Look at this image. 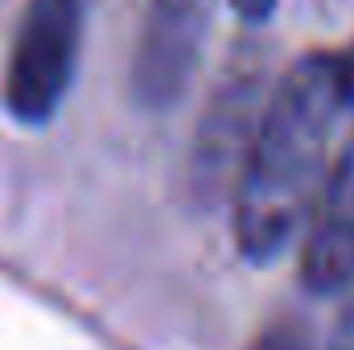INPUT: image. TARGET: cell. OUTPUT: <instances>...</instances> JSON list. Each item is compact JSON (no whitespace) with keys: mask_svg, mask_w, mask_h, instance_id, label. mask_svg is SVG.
I'll return each mask as SVG.
<instances>
[{"mask_svg":"<svg viewBox=\"0 0 354 350\" xmlns=\"http://www.w3.org/2000/svg\"><path fill=\"white\" fill-rule=\"evenodd\" d=\"M354 128V120H351ZM354 280V132L309 210V239L301 252V284L317 297L342 293Z\"/></svg>","mask_w":354,"mask_h":350,"instance_id":"cell-4","label":"cell"},{"mask_svg":"<svg viewBox=\"0 0 354 350\" xmlns=\"http://www.w3.org/2000/svg\"><path fill=\"white\" fill-rule=\"evenodd\" d=\"M248 350H317V342H313V330H309L305 322L280 317V322H272L268 330H260V338Z\"/></svg>","mask_w":354,"mask_h":350,"instance_id":"cell-6","label":"cell"},{"mask_svg":"<svg viewBox=\"0 0 354 350\" xmlns=\"http://www.w3.org/2000/svg\"><path fill=\"white\" fill-rule=\"evenodd\" d=\"M256 120V79H235L210 103L194 145V190L202 194V202H218L239 181Z\"/></svg>","mask_w":354,"mask_h":350,"instance_id":"cell-5","label":"cell"},{"mask_svg":"<svg viewBox=\"0 0 354 350\" xmlns=\"http://www.w3.org/2000/svg\"><path fill=\"white\" fill-rule=\"evenodd\" d=\"M346 120L354 111L338 50L297 58L268 95L235 181V243L252 264L280 256L309 223Z\"/></svg>","mask_w":354,"mask_h":350,"instance_id":"cell-1","label":"cell"},{"mask_svg":"<svg viewBox=\"0 0 354 350\" xmlns=\"http://www.w3.org/2000/svg\"><path fill=\"white\" fill-rule=\"evenodd\" d=\"M210 17H214V0H153L149 4V17L136 37L132 71H128L136 107L169 111L189 91L202 66Z\"/></svg>","mask_w":354,"mask_h":350,"instance_id":"cell-3","label":"cell"},{"mask_svg":"<svg viewBox=\"0 0 354 350\" xmlns=\"http://www.w3.org/2000/svg\"><path fill=\"white\" fill-rule=\"evenodd\" d=\"M83 0H29L4 71V107L17 124L41 128L66 103L83 54Z\"/></svg>","mask_w":354,"mask_h":350,"instance_id":"cell-2","label":"cell"},{"mask_svg":"<svg viewBox=\"0 0 354 350\" xmlns=\"http://www.w3.org/2000/svg\"><path fill=\"white\" fill-rule=\"evenodd\" d=\"M231 8H235L243 21L260 25V21H268V17L276 12V0H231Z\"/></svg>","mask_w":354,"mask_h":350,"instance_id":"cell-7","label":"cell"}]
</instances>
